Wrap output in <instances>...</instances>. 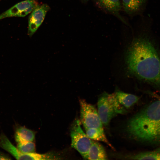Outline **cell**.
I'll use <instances>...</instances> for the list:
<instances>
[{
	"label": "cell",
	"instance_id": "obj_1",
	"mask_svg": "<svg viewBox=\"0 0 160 160\" xmlns=\"http://www.w3.org/2000/svg\"><path fill=\"white\" fill-rule=\"evenodd\" d=\"M125 59L130 74L160 89V55L148 37L141 36L133 39Z\"/></svg>",
	"mask_w": 160,
	"mask_h": 160
},
{
	"label": "cell",
	"instance_id": "obj_2",
	"mask_svg": "<svg viewBox=\"0 0 160 160\" xmlns=\"http://www.w3.org/2000/svg\"><path fill=\"white\" fill-rule=\"evenodd\" d=\"M126 130L135 140L160 145V100L149 104L131 118Z\"/></svg>",
	"mask_w": 160,
	"mask_h": 160
},
{
	"label": "cell",
	"instance_id": "obj_3",
	"mask_svg": "<svg viewBox=\"0 0 160 160\" xmlns=\"http://www.w3.org/2000/svg\"><path fill=\"white\" fill-rule=\"evenodd\" d=\"M98 113L103 124L108 125L111 119L118 114L125 112L126 109L119 103L115 93L104 92L98 98Z\"/></svg>",
	"mask_w": 160,
	"mask_h": 160
},
{
	"label": "cell",
	"instance_id": "obj_4",
	"mask_svg": "<svg viewBox=\"0 0 160 160\" xmlns=\"http://www.w3.org/2000/svg\"><path fill=\"white\" fill-rule=\"evenodd\" d=\"M81 122L75 119L71 129V146L76 149L82 157L86 159L87 154L92 141L84 132L81 127Z\"/></svg>",
	"mask_w": 160,
	"mask_h": 160
},
{
	"label": "cell",
	"instance_id": "obj_5",
	"mask_svg": "<svg viewBox=\"0 0 160 160\" xmlns=\"http://www.w3.org/2000/svg\"><path fill=\"white\" fill-rule=\"evenodd\" d=\"M80 121L85 129H103V124L98 111L92 105L84 100H79Z\"/></svg>",
	"mask_w": 160,
	"mask_h": 160
},
{
	"label": "cell",
	"instance_id": "obj_6",
	"mask_svg": "<svg viewBox=\"0 0 160 160\" xmlns=\"http://www.w3.org/2000/svg\"><path fill=\"white\" fill-rule=\"evenodd\" d=\"M38 5L36 0L22 1L0 14V19L13 17H24L31 12Z\"/></svg>",
	"mask_w": 160,
	"mask_h": 160
},
{
	"label": "cell",
	"instance_id": "obj_7",
	"mask_svg": "<svg viewBox=\"0 0 160 160\" xmlns=\"http://www.w3.org/2000/svg\"><path fill=\"white\" fill-rule=\"evenodd\" d=\"M50 7L46 4L38 5L32 12L28 18V34L31 37L42 23Z\"/></svg>",
	"mask_w": 160,
	"mask_h": 160
},
{
	"label": "cell",
	"instance_id": "obj_8",
	"mask_svg": "<svg viewBox=\"0 0 160 160\" xmlns=\"http://www.w3.org/2000/svg\"><path fill=\"white\" fill-rule=\"evenodd\" d=\"M100 8L115 16L126 24L129 25L120 14L122 8L120 0H94Z\"/></svg>",
	"mask_w": 160,
	"mask_h": 160
},
{
	"label": "cell",
	"instance_id": "obj_9",
	"mask_svg": "<svg viewBox=\"0 0 160 160\" xmlns=\"http://www.w3.org/2000/svg\"><path fill=\"white\" fill-rule=\"evenodd\" d=\"M0 146L17 159L30 160L29 153H24L20 152L4 134L0 137Z\"/></svg>",
	"mask_w": 160,
	"mask_h": 160
},
{
	"label": "cell",
	"instance_id": "obj_10",
	"mask_svg": "<svg viewBox=\"0 0 160 160\" xmlns=\"http://www.w3.org/2000/svg\"><path fill=\"white\" fill-rule=\"evenodd\" d=\"M115 93L119 103L126 109L133 105L140 98L137 96L125 93L119 90H116Z\"/></svg>",
	"mask_w": 160,
	"mask_h": 160
},
{
	"label": "cell",
	"instance_id": "obj_11",
	"mask_svg": "<svg viewBox=\"0 0 160 160\" xmlns=\"http://www.w3.org/2000/svg\"><path fill=\"white\" fill-rule=\"evenodd\" d=\"M86 159L107 160L108 157L103 146L99 143L92 141L88 151Z\"/></svg>",
	"mask_w": 160,
	"mask_h": 160
},
{
	"label": "cell",
	"instance_id": "obj_12",
	"mask_svg": "<svg viewBox=\"0 0 160 160\" xmlns=\"http://www.w3.org/2000/svg\"><path fill=\"white\" fill-rule=\"evenodd\" d=\"M123 7L127 14L133 15L138 13L143 8L147 0H122Z\"/></svg>",
	"mask_w": 160,
	"mask_h": 160
},
{
	"label": "cell",
	"instance_id": "obj_13",
	"mask_svg": "<svg viewBox=\"0 0 160 160\" xmlns=\"http://www.w3.org/2000/svg\"><path fill=\"white\" fill-rule=\"evenodd\" d=\"M86 134L90 139L103 142L108 145L112 148L113 147L107 138L103 129L96 128L85 129Z\"/></svg>",
	"mask_w": 160,
	"mask_h": 160
},
{
	"label": "cell",
	"instance_id": "obj_14",
	"mask_svg": "<svg viewBox=\"0 0 160 160\" xmlns=\"http://www.w3.org/2000/svg\"><path fill=\"white\" fill-rule=\"evenodd\" d=\"M132 160H160V147L153 150L140 153L127 157Z\"/></svg>",
	"mask_w": 160,
	"mask_h": 160
},
{
	"label": "cell",
	"instance_id": "obj_15",
	"mask_svg": "<svg viewBox=\"0 0 160 160\" xmlns=\"http://www.w3.org/2000/svg\"><path fill=\"white\" fill-rule=\"evenodd\" d=\"M35 137V134L33 131L23 127L18 128L15 134V140L17 143L23 141L32 142Z\"/></svg>",
	"mask_w": 160,
	"mask_h": 160
},
{
	"label": "cell",
	"instance_id": "obj_16",
	"mask_svg": "<svg viewBox=\"0 0 160 160\" xmlns=\"http://www.w3.org/2000/svg\"><path fill=\"white\" fill-rule=\"evenodd\" d=\"M17 148L20 152L24 153L35 152V144L31 141H23L19 142Z\"/></svg>",
	"mask_w": 160,
	"mask_h": 160
},
{
	"label": "cell",
	"instance_id": "obj_17",
	"mask_svg": "<svg viewBox=\"0 0 160 160\" xmlns=\"http://www.w3.org/2000/svg\"><path fill=\"white\" fill-rule=\"evenodd\" d=\"M11 159L8 156L3 153H0V160H11Z\"/></svg>",
	"mask_w": 160,
	"mask_h": 160
},
{
	"label": "cell",
	"instance_id": "obj_18",
	"mask_svg": "<svg viewBox=\"0 0 160 160\" xmlns=\"http://www.w3.org/2000/svg\"><path fill=\"white\" fill-rule=\"evenodd\" d=\"M89 0H82V1L84 2H86L88 1Z\"/></svg>",
	"mask_w": 160,
	"mask_h": 160
}]
</instances>
